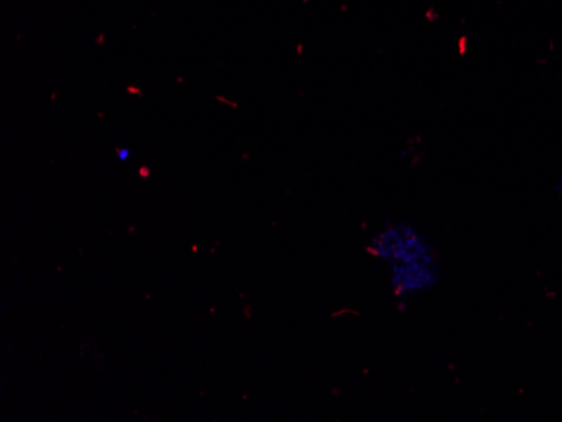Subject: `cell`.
<instances>
[{"mask_svg": "<svg viewBox=\"0 0 562 422\" xmlns=\"http://www.w3.org/2000/svg\"><path fill=\"white\" fill-rule=\"evenodd\" d=\"M367 251L386 262L389 270L396 266L438 262V255L426 234L421 233L411 222L386 226V230L373 237Z\"/></svg>", "mask_w": 562, "mask_h": 422, "instance_id": "obj_1", "label": "cell"}, {"mask_svg": "<svg viewBox=\"0 0 562 422\" xmlns=\"http://www.w3.org/2000/svg\"><path fill=\"white\" fill-rule=\"evenodd\" d=\"M128 93H137V95H142V92L140 90H137V87L128 86Z\"/></svg>", "mask_w": 562, "mask_h": 422, "instance_id": "obj_5", "label": "cell"}, {"mask_svg": "<svg viewBox=\"0 0 562 422\" xmlns=\"http://www.w3.org/2000/svg\"><path fill=\"white\" fill-rule=\"evenodd\" d=\"M139 174H140V177H142V179H149L150 168L147 167V165H143V167H140Z\"/></svg>", "mask_w": 562, "mask_h": 422, "instance_id": "obj_4", "label": "cell"}, {"mask_svg": "<svg viewBox=\"0 0 562 422\" xmlns=\"http://www.w3.org/2000/svg\"><path fill=\"white\" fill-rule=\"evenodd\" d=\"M391 292L396 298H417L433 292L442 281V268L440 262L431 265L396 266L391 268Z\"/></svg>", "mask_w": 562, "mask_h": 422, "instance_id": "obj_2", "label": "cell"}, {"mask_svg": "<svg viewBox=\"0 0 562 422\" xmlns=\"http://www.w3.org/2000/svg\"><path fill=\"white\" fill-rule=\"evenodd\" d=\"M117 155L120 161H128L130 159V150L128 149H117Z\"/></svg>", "mask_w": 562, "mask_h": 422, "instance_id": "obj_3", "label": "cell"}, {"mask_svg": "<svg viewBox=\"0 0 562 422\" xmlns=\"http://www.w3.org/2000/svg\"><path fill=\"white\" fill-rule=\"evenodd\" d=\"M555 192L559 194V196L562 197V183H559L558 186L554 187Z\"/></svg>", "mask_w": 562, "mask_h": 422, "instance_id": "obj_6", "label": "cell"}]
</instances>
